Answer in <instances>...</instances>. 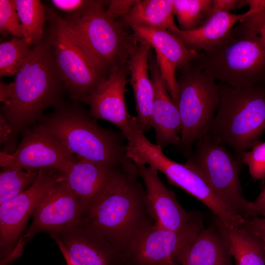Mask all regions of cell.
Returning a JSON list of instances; mask_svg holds the SVG:
<instances>
[{
    "instance_id": "cell-33",
    "label": "cell",
    "mask_w": 265,
    "mask_h": 265,
    "mask_svg": "<svg viewBox=\"0 0 265 265\" xmlns=\"http://www.w3.org/2000/svg\"><path fill=\"white\" fill-rule=\"evenodd\" d=\"M138 0H105L106 14L114 20L123 18Z\"/></svg>"
},
{
    "instance_id": "cell-37",
    "label": "cell",
    "mask_w": 265,
    "mask_h": 265,
    "mask_svg": "<svg viewBox=\"0 0 265 265\" xmlns=\"http://www.w3.org/2000/svg\"><path fill=\"white\" fill-rule=\"evenodd\" d=\"M53 239L55 240L56 244L57 245L59 249V250L60 252L61 253L64 259V260L65 261L66 265H74L71 262V261H70L63 245L60 242V241L56 238H54Z\"/></svg>"
},
{
    "instance_id": "cell-3",
    "label": "cell",
    "mask_w": 265,
    "mask_h": 265,
    "mask_svg": "<svg viewBox=\"0 0 265 265\" xmlns=\"http://www.w3.org/2000/svg\"><path fill=\"white\" fill-rule=\"evenodd\" d=\"M79 102H64L38 123L58 139L69 151L79 158L110 168H133L136 164L126 154L122 132L101 127Z\"/></svg>"
},
{
    "instance_id": "cell-36",
    "label": "cell",
    "mask_w": 265,
    "mask_h": 265,
    "mask_svg": "<svg viewBox=\"0 0 265 265\" xmlns=\"http://www.w3.org/2000/svg\"><path fill=\"white\" fill-rule=\"evenodd\" d=\"M243 226L265 241V217H255L245 219Z\"/></svg>"
},
{
    "instance_id": "cell-15",
    "label": "cell",
    "mask_w": 265,
    "mask_h": 265,
    "mask_svg": "<svg viewBox=\"0 0 265 265\" xmlns=\"http://www.w3.org/2000/svg\"><path fill=\"white\" fill-rule=\"evenodd\" d=\"M131 28L139 41L154 49L162 78L170 96L178 106L176 72L191 62L198 53L188 50L168 30L139 26Z\"/></svg>"
},
{
    "instance_id": "cell-39",
    "label": "cell",
    "mask_w": 265,
    "mask_h": 265,
    "mask_svg": "<svg viewBox=\"0 0 265 265\" xmlns=\"http://www.w3.org/2000/svg\"><path fill=\"white\" fill-rule=\"evenodd\" d=\"M265 86V85H264Z\"/></svg>"
},
{
    "instance_id": "cell-5",
    "label": "cell",
    "mask_w": 265,
    "mask_h": 265,
    "mask_svg": "<svg viewBox=\"0 0 265 265\" xmlns=\"http://www.w3.org/2000/svg\"><path fill=\"white\" fill-rule=\"evenodd\" d=\"M218 109L208 135L234 151L241 164L243 154L252 148L265 132V88L262 84L236 88L219 82Z\"/></svg>"
},
{
    "instance_id": "cell-2",
    "label": "cell",
    "mask_w": 265,
    "mask_h": 265,
    "mask_svg": "<svg viewBox=\"0 0 265 265\" xmlns=\"http://www.w3.org/2000/svg\"><path fill=\"white\" fill-rule=\"evenodd\" d=\"M138 176L137 166L114 169L88 205L81 221L106 238L123 259L139 230L154 223L148 210L146 191Z\"/></svg>"
},
{
    "instance_id": "cell-35",
    "label": "cell",
    "mask_w": 265,
    "mask_h": 265,
    "mask_svg": "<svg viewBox=\"0 0 265 265\" xmlns=\"http://www.w3.org/2000/svg\"><path fill=\"white\" fill-rule=\"evenodd\" d=\"M250 219L259 217H265V186L256 199L249 204Z\"/></svg>"
},
{
    "instance_id": "cell-34",
    "label": "cell",
    "mask_w": 265,
    "mask_h": 265,
    "mask_svg": "<svg viewBox=\"0 0 265 265\" xmlns=\"http://www.w3.org/2000/svg\"><path fill=\"white\" fill-rule=\"evenodd\" d=\"M246 5V0H212V13L217 11L230 12L231 11L236 10L240 6Z\"/></svg>"
},
{
    "instance_id": "cell-22",
    "label": "cell",
    "mask_w": 265,
    "mask_h": 265,
    "mask_svg": "<svg viewBox=\"0 0 265 265\" xmlns=\"http://www.w3.org/2000/svg\"><path fill=\"white\" fill-rule=\"evenodd\" d=\"M116 168L79 158L64 172V181L86 210Z\"/></svg>"
},
{
    "instance_id": "cell-17",
    "label": "cell",
    "mask_w": 265,
    "mask_h": 265,
    "mask_svg": "<svg viewBox=\"0 0 265 265\" xmlns=\"http://www.w3.org/2000/svg\"><path fill=\"white\" fill-rule=\"evenodd\" d=\"M128 64L111 74L100 86L84 100L94 119L107 120L120 129L124 136L130 131L133 117L127 112L125 94Z\"/></svg>"
},
{
    "instance_id": "cell-24",
    "label": "cell",
    "mask_w": 265,
    "mask_h": 265,
    "mask_svg": "<svg viewBox=\"0 0 265 265\" xmlns=\"http://www.w3.org/2000/svg\"><path fill=\"white\" fill-rule=\"evenodd\" d=\"M229 245L236 265H265V241L242 226L226 227L217 218L215 222Z\"/></svg>"
},
{
    "instance_id": "cell-32",
    "label": "cell",
    "mask_w": 265,
    "mask_h": 265,
    "mask_svg": "<svg viewBox=\"0 0 265 265\" xmlns=\"http://www.w3.org/2000/svg\"><path fill=\"white\" fill-rule=\"evenodd\" d=\"M92 0H51L53 8L64 20L72 22L79 19L90 5Z\"/></svg>"
},
{
    "instance_id": "cell-16",
    "label": "cell",
    "mask_w": 265,
    "mask_h": 265,
    "mask_svg": "<svg viewBox=\"0 0 265 265\" xmlns=\"http://www.w3.org/2000/svg\"><path fill=\"white\" fill-rule=\"evenodd\" d=\"M51 237L60 241L74 265H125L113 246L82 222Z\"/></svg>"
},
{
    "instance_id": "cell-9",
    "label": "cell",
    "mask_w": 265,
    "mask_h": 265,
    "mask_svg": "<svg viewBox=\"0 0 265 265\" xmlns=\"http://www.w3.org/2000/svg\"><path fill=\"white\" fill-rule=\"evenodd\" d=\"M56 65L69 97L84 102L107 78L89 57L75 29L51 7H46Z\"/></svg>"
},
{
    "instance_id": "cell-26",
    "label": "cell",
    "mask_w": 265,
    "mask_h": 265,
    "mask_svg": "<svg viewBox=\"0 0 265 265\" xmlns=\"http://www.w3.org/2000/svg\"><path fill=\"white\" fill-rule=\"evenodd\" d=\"M24 40L35 46L44 38L43 26L47 20L46 7L39 0H15Z\"/></svg>"
},
{
    "instance_id": "cell-8",
    "label": "cell",
    "mask_w": 265,
    "mask_h": 265,
    "mask_svg": "<svg viewBox=\"0 0 265 265\" xmlns=\"http://www.w3.org/2000/svg\"><path fill=\"white\" fill-rule=\"evenodd\" d=\"M177 72L182 130L176 146L189 156L193 145L210 130L219 106V87L213 77L192 62Z\"/></svg>"
},
{
    "instance_id": "cell-29",
    "label": "cell",
    "mask_w": 265,
    "mask_h": 265,
    "mask_svg": "<svg viewBox=\"0 0 265 265\" xmlns=\"http://www.w3.org/2000/svg\"><path fill=\"white\" fill-rule=\"evenodd\" d=\"M34 46L24 39L14 37L0 44V76L16 75L24 65Z\"/></svg>"
},
{
    "instance_id": "cell-4",
    "label": "cell",
    "mask_w": 265,
    "mask_h": 265,
    "mask_svg": "<svg viewBox=\"0 0 265 265\" xmlns=\"http://www.w3.org/2000/svg\"><path fill=\"white\" fill-rule=\"evenodd\" d=\"M220 82L236 88L265 84V42L243 21L191 62Z\"/></svg>"
},
{
    "instance_id": "cell-30",
    "label": "cell",
    "mask_w": 265,
    "mask_h": 265,
    "mask_svg": "<svg viewBox=\"0 0 265 265\" xmlns=\"http://www.w3.org/2000/svg\"><path fill=\"white\" fill-rule=\"evenodd\" d=\"M0 31L2 35L11 34L23 38L15 0H0Z\"/></svg>"
},
{
    "instance_id": "cell-31",
    "label": "cell",
    "mask_w": 265,
    "mask_h": 265,
    "mask_svg": "<svg viewBox=\"0 0 265 265\" xmlns=\"http://www.w3.org/2000/svg\"><path fill=\"white\" fill-rule=\"evenodd\" d=\"M242 162L248 167L251 177L258 181L265 179V142H258L249 151L245 152Z\"/></svg>"
},
{
    "instance_id": "cell-27",
    "label": "cell",
    "mask_w": 265,
    "mask_h": 265,
    "mask_svg": "<svg viewBox=\"0 0 265 265\" xmlns=\"http://www.w3.org/2000/svg\"><path fill=\"white\" fill-rule=\"evenodd\" d=\"M212 0H173V13L180 29L189 31L202 26L212 15Z\"/></svg>"
},
{
    "instance_id": "cell-11",
    "label": "cell",
    "mask_w": 265,
    "mask_h": 265,
    "mask_svg": "<svg viewBox=\"0 0 265 265\" xmlns=\"http://www.w3.org/2000/svg\"><path fill=\"white\" fill-rule=\"evenodd\" d=\"M204 227L202 216L196 212L178 230L148 224L131 241L124 256L125 265H182L190 244Z\"/></svg>"
},
{
    "instance_id": "cell-19",
    "label": "cell",
    "mask_w": 265,
    "mask_h": 265,
    "mask_svg": "<svg viewBox=\"0 0 265 265\" xmlns=\"http://www.w3.org/2000/svg\"><path fill=\"white\" fill-rule=\"evenodd\" d=\"M150 79L154 88L152 109V127L155 131L156 144L162 149L180 141L181 120L177 105L170 96L162 78L156 55H149Z\"/></svg>"
},
{
    "instance_id": "cell-6",
    "label": "cell",
    "mask_w": 265,
    "mask_h": 265,
    "mask_svg": "<svg viewBox=\"0 0 265 265\" xmlns=\"http://www.w3.org/2000/svg\"><path fill=\"white\" fill-rule=\"evenodd\" d=\"M105 0H92L78 20H64L76 31L90 58L107 77L127 64L139 41L131 28L106 13Z\"/></svg>"
},
{
    "instance_id": "cell-7",
    "label": "cell",
    "mask_w": 265,
    "mask_h": 265,
    "mask_svg": "<svg viewBox=\"0 0 265 265\" xmlns=\"http://www.w3.org/2000/svg\"><path fill=\"white\" fill-rule=\"evenodd\" d=\"M135 124L126 136V156L136 165L146 164L162 173L168 182L177 186L205 205L224 225L237 229L245 219L232 212L214 193L204 180L185 164L167 158L162 148L151 143Z\"/></svg>"
},
{
    "instance_id": "cell-25",
    "label": "cell",
    "mask_w": 265,
    "mask_h": 265,
    "mask_svg": "<svg viewBox=\"0 0 265 265\" xmlns=\"http://www.w3.org/2000/svg\"><path fill=\"white\" fill-rule=\"evenodd\" d=\"M174 16L173 0H138L120 20L130 28L139 26L170 31L177 26Z\"/></svg>"
},
{
    "instance_id": "cell-21",
    "label": "cell",
    "mask_w": 265,
    "mask_h": 265,
    "mask_svg": "<svg viewBox=\"0 0 265 265\" xmlns=\"http://www.w3.org/2000/svg\"><path fill=\"white\" fill-rule=\"evenodd\" d=\"M249 12V10L239 14L217 11L213 13L202 26L196 29L184 31L176 26L170 31L188 50L196 53L206 52L223 41L237 23L245 18Z\"/></svg>"
},
{
    "instance_id": "cell-28",
    "label": "cell",
    "mask_w": 265,
    "mask_h": 265,
    "mask_svg": "<svg viewBox=\"0 0 265 265\" xmlns=\"http://www.w3.org/2000/svg\"><path fill=\"white\" fill-rule=\"evenodd\" d=\"M0 173V204L21 194L30 187L38 176L37 171H26L9 164Z\"/></svg>"
},
{
    "instance_id": "cell-14",
    "label": "cell",
    "mask_w": 265,
    "mask_h": 265,
    "mask_svg": "<svg viewBox=\"0 0 265 265\" xmlns=\"http://www.w3.org/2000/svg\"><path fill=\"white\" fill-rule=\"evenodd\" d=\"M86 208L63 180L55 184L40 200L31 224L18 244L24 245L36 234L56 235L80 223Z\"/></svg>"
},
{
    "instance_id": "cell-20",
    "label": "cell",
    "mask_w": 265,
    "mask_h": 265,
    "mask_svg": "<svg viewBox=\"0 0 265 265\" xmlns=\"http://www.w3.org/2000/svg\"><path fill=\"white\" fill-rule=\"evenodd\" d=\"M151 47L139 41L135 50L128 61L130 81L132 86L135 102L138 126L144 132L152 128V109L154 88L149 77V55Z\"/></svg>"
},
{
    "instance_id": "cell-18",
    "label": "cell",
    "mask_w": 265,
    "mask_h": 265,
    "mask_svg": "<svg viewBox=\"0 0 265 265\" xmlns=\"http://www.w3.org/2000/svg\"><path fill=\"white\" fill-rule=\"evenodd\" d=\"M137 166L145 185L148 210L154 224L174 231L185 226L195 212H188L181 206L174 191L162 182L157 170L145 165Z\"/></svg>"
},
{
    "instance_id": "cell-23",
    "label": "cell",
    "mask_w": 265,
    "mask_h": 265,
    "mask_svg": "<svg viewBox=\"0 0 265 265\" xmlns=\"http://www.w3.org/2000/svg\"><path fill=\"white\" fill-rule=\"evenodd\" d=\"M232 258L227 241L214 222L199 232L182 265H233Z\"/></svg>"
},
{
    "instance_id": "cell-12",
    "label": "cell",
    "mask_w": 265,
    "mask_h": 265,
    "mask_svg": "<svg viewBox=\"0 0 265 265\" xmlns=\"http://www.w3.org/2000/svg\"><path fill=\"white\" fill-rule=\"evenodd\" d=\"M64 179L62 171L40 170L30 187L0 204V262L8 258L15 249L40 200L55 184Z\"/></svg>"
},
{
    "instance_id": "cell-1",
    "label": "cell",
    "mask_w": 265,
    "mask_h": 265,
    "mask_svg": "<svg viewBox=\"0 0 265 265\" xmlns=\"http://www.w3.org/2000/svg\"><path fill=\"white\" fill-rule=\"evenodd\" d=\"M13 82H0V113L9 125L14 141L34 125L48 108L64 102L66 91L55 63L49 36L34 47L28 58L15 75Z\"/></svg>"
},
{
    "instance_id": "cell-13",
    "label": "cell",
    "mask_w": 265,
    "mask_h": 265,
    "mask_svg": "<svg viewBox=\"0 0 265 265\" xmlns=\"http://www.w3.org/2000/svg\"><path fill=\"white\" fill-rule=\"evenodd\" d=\"M22 135V140L13 154L0 153L2 167L15 164L26 171L54 169L64 172L79 158L38 123Z\"/></svg>"
},
{
    "instance_id": "cell-10",
    "label": "cell",
    "mask_w": 265,
    "mask_h": 265,
    "mask_svg": "<svg viewBox=\"0 0 265 265\" xmlns=\"http://www.w3.org/2000/svg\"><path fill=\"white\" fill-rule=\"evenodd\" d=\"M195 145L185 165L199 175L232 212L249 219L250 201L243 196L239 177L242 164L208 135Z\"/></svg>"
},
{
    "instance_id": "cell-38",
    "label": "cell",
    "mask_w": 265,
    "mask_h": 265,
    "mask_svg": "<svg viewBox=\"0 0 265 265\" xmlns=\"http://www.w3.org/2000/svg\"><path fill=\"white\" fill-rule=\"evenodd\" d=\"M262 39L265 42V24L264 28L260 35Z\"/></svg>"
}]
</instances>
